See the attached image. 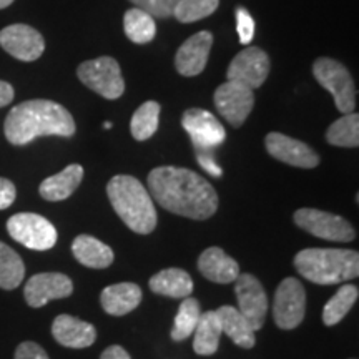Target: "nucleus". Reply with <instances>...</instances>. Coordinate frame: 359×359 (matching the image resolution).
I'll use <instances>...</instances> for the list:
<instances>
[{
    "instance_id": "obj_27",
    "label": "nucleus",
    "mask_w": 359,
    "mask_h": 359,
    "mask_svg": "<svg viewBox=\"0 0 359 359\" xmlns=\"http://www.w3.org/2000/svg\"><path fill=\"white\" fill-rule=\"evenodd\" d=\"M359 290L354 285H343L336 294L326 303L323 309V323L326 326H334L351 311L353 304L358 302Z\"/></svg>"
},
{
    "instance_id": "obj_34",
    "label": "nucleus",
    "mask_w": 359,
    "mask_h": 359,
    "mask_svg": "<svg viewBox=\"0 0 359 359\" xmlns=\"http://www.w3.org/2000/svg\"><path fill=\"white\" fill-rule=\"evenodd\" d=\"M236 30L240 35V43L248 47L255 37V20L243 7L236 8Z\"/></svg>"
},
{
    "instance_id": "obj_1",
    "label": "nucleus",
    "mask_w": 359,
    "mask_h": 359,
    "mask_svg": "<svg viewBox=\"0 0 359 359\" xmlns=\"http://www.w3.org/2000/svg\"><path fill=\"white\" fill-rule=\"evenodd\" d=\"M151 198L170 213L208 219L218 210V195L203 177L188 168L158 167L148 175Z\"/></svg>"
},
{
    "instance_id": "obj_33",
    "label": "nucleus",
    "mask_w": 359,
    "mask_h": 359,
    "mask_svg": "<svg viewBox=\"0 0 359 359\" xmlns=\"http://www.w3.org/2000/svg\"><path fill=\"white\" fill-rule=\"evenodd\" d=\"M135 4L138 8L150 13L151 17L156 19H168L173 15L175 6L178 4V0H130Z\"/></svg>"
},
{
    "instance_id": "obj_22",
    "label": "nucleus",
    "mask_w": 359,
    "mask_h": 359,
    "mask_svg": "<svg viewBox=\"0 0 359 359\" xmlns=\"http://www.w3.org/2000/svg\"><path fill=\"white\" fill-rule=\"evenodd\" d=\"M72 253L80 264L87 268L103 269L114 263L115 255L109 245L90 235H80L72 243Z\"/></svg>"
},
{
    "instance_id": "obj_11",
    "label": "nucleus",
    "mask_w": 359,
    "mask_h": 359,
    "mask_svg": "<svg viewBox=\"0 0 359 359\" xmlns=\"http://www.w3.org/2000/svg\"><path fill=\"white\" fill-rule=\"evenodd\" d=\"M235 293L238 311L243 314L255 331L262 330L268 313V296L262 283L250 273H245L235 280Z\"/></svg>"
},
{
    "instance_id": "obj_29",
    "label": "nucleus",
    "mask_w": 359,
    "mask_h": 359,
    "mask_svg": "<svg viewBox=\"0 0 359 359\" xmlns=\"http://www.w3.org/2000/svg\"><path fill=\"white\" fill-rule=\"evenodd\" d=\"M160 111V103L154 100L145 102L143 105H140V109H137L132 116V123H130V130H132L135 140L145 142L148 138L154 137L156 128H158Z\"/></svg>"
},
{
    "instance_id": "obj_6",
    "label": "nucleus",
    "mask_w": 359,
    "mask_h": 359,
    "mask_svg": "<svg viewBox=\"0 0 359 359\" xmlns=\"http://www.w3.org/2000/svg\"><path fill=\"white\" fill-rule=\"evenodd\" d=\"M77 75L85 87L107 100H116L123 95L125 80L118 62L111 57H98L79 65Z\"/></svg>"
},
{
    "instance_id": "obj_40",
    "label": "nucleus",
    "mask_w": 359,
    "mask_h": 359,
    "mask_svg": "<svg viewBox=\"0 0 359 359\" xmlns=\"http://www.w3.org/2000/svg\"><path fill=\"white\" fill-rule=\"evenodd\" d=\"M12 2L13 0H0V11H2V8H7Z\"/></svg>"
},
{
    "instance_id": "obj_8",
    "label": "nucleus",
    "mask_w": 359,
    "mask_h": 359,
    "mask_svg": "<svg viewBox=\"0 0 359 359\" xmlns=\"http://www.w3.org/2000/svg\"><path fill=\"white\" fill-rule=\"evenodd\" d=\"M294 223L309 235L327 241L349 243L356 238L353 224L346 218L314 208H302L294 213Z\"/></svg>"
},
{
    "instance_id": "obj_4",
    "label": "nucleus",
    "mask_w": 359,
    "mask_h": 359,
    "mask_svg": "<svg viewBox=\"0 0 359 359\" xmlns=\"http://www.w3.org/2000/svg\"><path fill=\"white\" fill-rule=\"evenodd\" d=\"M294 268L316 285H339L359 275V255L353 250L308 248L294 257Z\"/></svg>"
},
{
    "instance_id": "obj_38",
    "label": "nucleus",
    "mask_w": 359,
    "mask_h": 359,
    "mask_svg": "<svg viewBox=\"0 0 359 359\" xmlns=\"http://www.w3.org/2000/svg\"><path fill=\"white\" fill-rule=\"evenodd\" d=\"M100 359H130V354L122 346L114 344V346H109L102 353Z\"/></svg>"
},
{
    "instance_id": "obj_3",
    "label": "nucleus",
    "mask_w": 359,
    "mask_h": 359,
    "mask_svg": "<svg viewBox=\"0 0 359 359\" xmlns=\"http://www.w3.org/2000/svg\"><path fill=\"white\" fill-rule=\"evenodd\" d=\"M107 195L114 210L130 230L148 235L156 228L154 198L135 177L116 175L107 185Z\"/></svg>"
},
{
    "instance_id": "obj_24",
    "label": "nucleus",
    "mask_w": 359,
    "mask_h": 359,
    "mask_svg": "<svg viewBox=\"0 0 359 359\" xmlns=\"http://www.w3.org/2000/svg\"><path fill=\"white\" fill-rule=\"evenodd\" d=\"M217 314L222 323V331L230 338L236 346L251 349L257 343L255 333L257 331L250 326V323L245 320V316L238 311L235 306H222L217 309Z\"/></svg>"
},
{
    "instance_id": "obj_2",
    "label": "nucleus",
    "mask_w": 359,
    "mask_h": 359,
    "mask_svg": "<svg viewBox=\"0 0 359 359\" xmlns=\"http://www.w3.org/2000/svg\"><path fill=\"white\" fill-rule=\"evenodd\" d=\"M6 138L12 145L22 147L39 137H65L75 135V122L70 111L52 100H27L8 111Z\"/></svg>"
},
{
    "instance_id": "obj_12",
    "label": "nucleus",
    "mask_w": 359,
    "mask_h": 359,
    "mask_svg": "<svg viewBox=\"0 0 359 359\" xmlns=\"http://www.w3.org/2000/svg\"><path fill=\"white\" fill-rule=\"evenodd\" d=\"M255 105L253 90L235 82H224L215 92V107L231 127L240 128Z\"/></svg>"
},
{
    "instance_id": "obj_23",
    "label": "nucleus",
    "mask_w": 359,
    "mask_h": 359,
    "mask_svg": "<svg viewBox=\"0 0 359 359\" xmlns=\"http://www.w3.org/2000/svg\"><path fill=\"white\" fill-rule=\"evenodd\" d=\"M150 290L168 298L185 299L193 293V280L185 269L167 268L151 276Z\"/></svg>"
},
{
    "instance_id": "obj_7",
    "label": "nucleus",
    "mask_w": 359,
    "mask_h": 359,
    "mask_svg": "<svg viewBox=\"0 0 359 359\" xmlns=\"http://www.w3.org/2000/svg\"><path fill=\"white\" fill-rule=\"evenodd\" d=\"M7 231L17 243L34 251L52 250L57 243L55 226L37 213L13 215L7 222Z\"/></svg>"
},
{
    "instance_id": "obj_19",
    "label": "nucleus",
    "mask_w": 359,
    "mask_h": 359,
    "mask_svg": "<svg viewBox=\"0 0 359 359\" xmlns=\"http://www.w3.org/2000/svg\"><path fill=\"white\" fill-rule=\"evenodd\" d=\"M198 269L206 280L219 283V285H228V283H233L240 276L238 263L217 246L205 250L200 255Z\"/></svg>"
},
{
    "instance_id": "obj_16",
    "label": "nucleus",
    "mask_w": 359,
    "mask_h": 359,
    "mask_svg": "<svg viewBox=\"0 0 359 359\" xmlns=\"http://www.w3.org/2000/svg\"><path fill=\"white\" fill-rule=\"evenodd\" d=\"M264 143H266L268 154L273 158L280 160L286 165H291V167L314 168L320 165V155L311 147L299 140H294L291 137H286L283 133H268Z\"/></svg>"
},
{
    "instance_id": "obj_32",
    "label": "nucleus",
    "mask_w": 359,
    "mask_h": 359,
    "mask_svg": "<svg viewBox=\"0 0 359 359\" xmlns=\"http://www.w3.org/2000/svg\"><path fill=\"white\" fill-rule=\"evenodd\" d=\"M218 6L219 0H178L173 15L182 24H193L212 15Z\"/></svg>"
},
{
    "instance_id": "obj_35",
    "label": "nucleus",
    "mask_w": 359,
    "mask_h": 359,
    "mask_svg": "<svg viewBox=\"0 0 359 359\" xmlns=\"http://www.w3.org/2000/svg\"><path fill=\"white\" fill-rule=\"evenodd\" d=\"M195 154H196V160H198L200 167L203 168L206 173H210L215 178H222L223 170L217 163V160H215L213 150H195Z\"/></svg>"
},
{
    "instance_id": "obj_30",
    "label": "nucleus",
    "mask_w": 359,
    "mask_h": 359,
    "mask_svg": "<svg viewBox=\"0 0 359 359\" xmlns=\"http://www.w3.org/2000/svg\"><path fill=\"white\" fill-rule=\"evenodd\" d=\"M327 143L334 147L358 148L359 147V115L356 111L344 115L343 118L327 128L326 132Z\"/></svg>"
},
{
    "instance_id": "obj_37",
    "label": "nucleus",
    "mask_w": 359,
    "mask_h": 359,
    "mask_svg": "<svg viewBox=\"0 0 359 359\" xmlns=\"http://www.w3.org/2000/svg\"><path fill=\"white\" fill-rule=\"evenodd\" d=\"M15 185L7 178H0V210H7L15 201Z\"/></svg>"
},
{
    "instance_id": "obj_15",
    "label": "nucleus",
    "mask_w": 359,
    "mask_h": 359,
    "mask_svg": "<svg viewBox=\"0 0 359 359\" xmlns=\"http://www.w3.org/2000/svg\"><path fill=\"white\" fill-rule=\"evenodd\" d=\"M74 293V283L64 273H39L27 281L25 302L32 308H42L52 299L69 298Z\"/></svg>"
},
{
    "instance_id": "obj_20",
    "label": "nucleus",
    "mask_w": 359,
    "mask_h": 359,
    "mask_svg": "<svg viewBox=\"0 0 359 359\" xmlns=\"http://www.w3.org/2000/svg\"><path fill=\"white\" fill-rule=\"evenodd\" d=\"M142 290L135 283H118L110 285L102 291L100 303L105 313L111 316H125L132 313L142 303Z\"/></svg>"
},
{
    "instance_id": "obj_18",
    "label": "nucleus",
    "mask_w": 359,
    "mask_h": 359,
    "mask_svg": "<svg viewBox=\"0 0 359 359\" xmlns=\"http://www.w3.org/2000/svg\"><path fill=\"white\" fill-rule=\"evenodd\" d=\"M52 334L58 344L72 349L88 348L97 339L95 326L70 314H60L53 320Z\"/></svg>"
},
{
    "instance_id": "obj_28",
    "label": "nucleus",
    "mask_w": 359,
    "mask_h": 359,
    "mask_svg": "<svg viewBox=\"0 0 359 359\" xmlns=\"http://www.w3.org/2000/svg\"><path fill=\"white\" fill-rule=\"evenodd\" d=\"M25 276V266L20 255L0 241V288L15 290Z\"/></svg>"
},
{
    "instance_id": "obj_17",
    "label": "nucleus",
    "mask_w": 359,
    "mask_h": 359,
    "mask_svg": "<svg viewBox=\"0 0 359 359\" xmlns=\"http://www.w3.org/2000/svg\"><path fill=\"white\" fill-rule=\"evenodd\" d=\"M213 45V35L208 30L191 35L183 42L178 48L177 57H175V67L178 74L183 77H196L205 70L206 62H208L210 50Z\"/></svg>"
},
{
    "instance_id": "obj_25",
    "label": "nucleus",
    "mask_w": 359,
    "mask_h": 359,
    "mask_svg": "<svg viewBox=\"0 0 359 359\" xmlns=\"http://www.w3.org/2000/svg\"><path fill=\"white\" fill-rule=\"evenodd\" d=\"M195 338H193V349L200 356H212L218 351L219 338H222V323L217 311L201 313L195 327Z\"/></svg>"
},
{
    "instance_id": "obj_9",
    "label": "nucleus",
    "mask_w": 359,
    "mask_h": 359,
    "mask_svg": "<svg viewBox=\"0 0 359 359\" xmlns=\"http://www.w3.org/2000/svg\"><path fill=\"white\" fill-rule=\"evenodd\" d=\"M306 311V291L296 278H285L278 286L273 303V318L281 330H294L302 325Z\"/></svg>"
},
{
    "instance_id": "obj_21",
    "label": "nucleus",
    "mask_w": 359,
    "mask_h": 359,
    "mask_svg": "<svg viewBox=\"0 0 359 359\" xmlns=\"http://www.w3.org/2000/svg\"><path fill=\"white\" fill-rule=\"evenodd\" d=\"M83 178V168L80 165H69L60 173L45 178L40 183L39 193L47 201H64L74 195Z\"/></svg>"
},
{
    "instance_id": "obj_13",
    "label": "nucleus",
    "mask_w": 359,
    "mask_h": 359,
    "mask_svg": "<svg viewBox=\"0 0 359 359\" xmlns=\"http://www.w3.org/2000/svg\"><path fill=\"white\" fill-rule=\"evenodd\" d=\"M182 125L190 135L195 150H213L226 138L223 125L213 114L203 109H190L183 114Z\"/></svg>"
},
{
    "instance_id": "obj_5",
    "label": "nucleus",
    "mask_w": 359,
    "mask_h": 359,
    "mask_svg": "<svg viewBox=\"0 0 359 359\" xmlns=\"http://www.w3.org/2000/svg\"><path fill=\"white\" fill-rule=\"evenodd\" d=\"M313 75L333 95L341 114L348 115L356 110V87L346 67L333 58L321 57L313 64Z\"/></svg>"
},
{
    "instance_id": "obj_10",
    "label": "nucleus",
    "mask_w": 359,
    "mask_h": 359,
    "mask_svg": "<svg viewBox=\"0 0 359 359\" xmlns=\"http://www.w3.org/2000/svg\"><path fill=\"white\" fill-rule=\"evenodd\" d=\"M271 62L268 53L259 47H246L233 58L228 67L226 79L228 82L245 85L246 88L257 90L268 79Z\"/></svg>"
},
{
    "instance_id": "obj_31",
    "label": "nucleus",
    "mask_w": 359,
    "mask_h": 359,
    "mask_svg": "<svg viewBox=\"0 0 359 359\" xmlns=\"http://www.w3.org/2000/svg\"><path fill=\"white\" fill-rule=\"evenodd\" d=\"M201 316L200 302L195 298H185L180 304L177 318H175V325L172 330V339L173 341H185L190 338L195 331L196 323H198Z\"/></svg>"
},
{
    "instance_id": "obj_26",
    "label": "nucleus",
    "mask_w": 359,
    "mask_h": 359,
    "mask_svg": "<svg viewBox=\"0 0 359 359\" xmlns=\"http://www.w3.org/2000/svg\"><path fill=\"white\" fill-rule=\"evenodd\" d=\"M123 30L125 35L133 43H148L155 39L156 25L150 13L135 7L125 12L123 15Z\"/></svg>"
},
{
    "instance_id": "obj_36",
    "label": "nucleus",
    "mask_w": 359,
    "mask_h": 359,
    "mask_svg": "<svg viewBox=\"0 0 359 359\" xmlns=\"http://www.w3.org/2000/svg\"><path fill=\"white\" fill-rule=\"evenodd\" d=\"M15 359H48L47 353L42 346H39L37 343L32 341H25L22 343L15 351Z\"/></svg>"
},
{
    "instance_id": "obj_14",
    "label": "nucleus",
    "mask_w": 359,
    "mask_h": 359,
    "mask_svg": "<svg viewBox=\"0 0 359 359\" xmlns=\"http://www.w3.org/2000/svg\"><path fill=\"white\" fill-rule=\"evenodd\" d=\"M0 47L8 55L22 62H34L42 57L45 40L39 30L25 24L8 25L0 32Z\"/></svg>"
},
{
    "instance_id": "obj_39",
    "label": "nucleus",
    "mask_w": 359,
    "mask_h": 359,
    "mask_svg": "<svg viewBox=\"0 0 359 359\" xmlns=\"http://www.w3.org/2000/svg\"><path fill=\"white\" fill-rule=\"evenodd\" d=\"M13 100V87L11 83L0 80V109L8 105Z\"/></svg>"
}]
</instances>
